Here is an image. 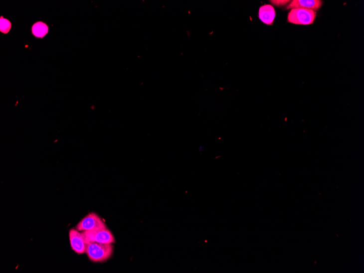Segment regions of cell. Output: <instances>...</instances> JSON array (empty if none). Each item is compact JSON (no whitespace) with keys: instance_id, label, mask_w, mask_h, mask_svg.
<instances>
[{"instance_id":"6da1fadb","label":"cell","mask_w":364,"mask_h":273,"mask_svg":"<svg viewBox=\"0 0 364 273\" xmlns=\"http://www.w3.org/2000/svg\"><path fill=\"white\" fill-rule=\"evenodd\" d=\"M113 253V244L96 242L86 243L85 253L93 263H104L112 257Z\"/></svg>"},{"instance_id":"7a4b0ae2","label":"cell","mask_w":364,"mask_h":273,"mask_svg":"<svg viewBox=\"0 0 364 273\" xmlns=\"http://www.w3.org/2000/svg\"><path fill=\"white\" fill-rule=\"evenodd\" d=\"M316 11L303 8L291 9L287 21L293 24L308 25L313 24L316 18Z\"/></svg>"},{"instance_id":"3957f363","label":"cell","mask_w":364,"mask_h":273,"mask_svg":"<svg viewBox=\"0 0 364 273\" xmlns=\"http://www.w3.org/2000/svg\"><path fill=\"white\" fill-rule=\"evenodd\" d=\"M85 242L113 244L116 242L112 232L108 228L81 232Z\"/></svg>"},{"instance_id":"277c9868","label":"cell","mask_w":364,"mask_h":273,"mask_svg":"<svg viewBox=\"0 0 364 273\" xmlns=\"http://www.w3.org/2000/svg\"><path fill=\"white\" fill-rule=\"evenodd\" d=\"M104 221L96 213L87 214L76 226V229L79 231H89L99 229H107Z\"/></svg>"},{"instance_id":"5b68a950","label":"cell","mask_w":364,"mask_h":273,"mask_svg":"<svg viewBox=\"0 0 364 273\" xmlns=\"http://www.w3.org/2000/svg\"><path fill=\"white\" fill-rule=\"evenodd\" d=\"M69 237L70 246L73 251L78 254H83L86 252V243L85 242L81 232L78 230L71 229L69 232Z\"/></svg>"},{"instance_id":"8992f818","label":"cell","mask_w":364,"mask_h":273,"mask_svg":"<svg viewBox=\"0 0 364 273\" xmlns=\"http://www.w3.org/2000/svg\"><path fill=\"white\" fill-rule=\"evenodd\" d=\"M322 4L323 1L320 0H293L286 9L303 8L316 11L322 7Z\"/></svg>"},{"instance_id":"52a82bcc","label":"cell","mask_w":364,"mask_h":273,"mask_svg":"<svg viewBox=\"0 0 364 273\" xmlns=\"http://www.w3.org/2000/svg\"><path fill=\"white\" fill-rule=\"evenodd\" d=\"M275 10L273 6L270 4L262 5L260 8L258 16L260 19L268 25L273 24L275 18Z\"/></svg>"},{"instance_id":"ba28073f","label":"cell","mask_w":364,"mask_h":273,"mask_svg":"<svg viewBox=\"0 0 364 273\" xmlns=\"http://www.w3.org/2000/svg\"><path fill=\"white\" fill-rule=\"evenodd\" d=\"M48 26L45 23L42 21L35 23L32 27V34L35 37L38 38L44 37L48 33Z\"/></svg>"},{"instance_id":"9c48e42d","label":"cell","mask_w":364,"mask_h":273,"mask_svg":"<svg viewBox=\"0 0 364 273\" xmlns=\"http://www.w3.org/2000/svg\"><path fill=\"white\" fill-rule=\"evenodd\" d=\"M0 23H1V24H0V31L5 34L8 33L11 27V22L8 19H5L3 16H1Z\"/></svg>"},{"instance_id":"30bf717a","label":"cell","mask_w":364,"mask_h":273,"mask_svg":"<svg viewBox=\"0 0 364 273\" xmlns=\"http://www.w3.org/2000/svg\"><path fill=\"white\" fill-rule=\"evenodd\" d=\"M272 3L276 6H282L291 2L290 1H271Z\"/></svg>"}]
</instances>
